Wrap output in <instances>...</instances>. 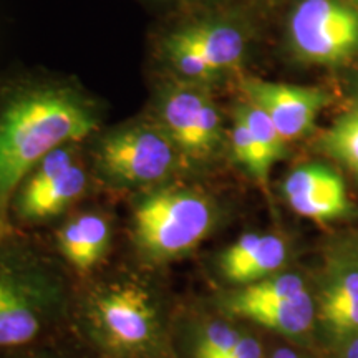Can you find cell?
I'll list each match as a JSON object with an SVG mask.
<instances>
[{
	"label": "cell",
	"mask_w": 358,
	"mask_h": 358,
	"mask_svg": "<svg viewBox=\"0 0 358 358\" xmlns=\"http://www.w3.org/2000/svg\"><path fill=\"white\" fill-rule=\"evenodd\" d=\"M100 127V110L65 85H0V234L12 232L10 201L25 174L57 148L80 143Z\"/></svg>",
	"instance_id": "cell-1"
},
{
	"label": "cell",
	"mask_w": 358,
	"mask_h": 358,
	"mask_svg": "<svg viewBox=\"0 0 358 358\" xmlns=\"http://www.w3.org/2000/svg\"><path fill=\"white\" fill-rule=\"evenodd\" d=\"M69 307L62 267L22 231L0 234V352L40 345Z\"/></svg>",
	"instance_id": "cell-2"
},
{
	"label": "cell",
	"mask_w": 358,
	"mask_h": 358,
	"mask_svg": "<svg viewBox=\"0 0 358 358\" xmlns=\"http://www.w3.org/2000/svg\"><path fill=\"white\" fill-rule=\"evenodd\" d=\"M80 327L101 358H168L166 315L141 279L95 282L78 302Z\"/></svg>",
	"instance_id": "cell-3"
},
{
	"label": "cell",
	"mask_w": 358,
	"mask_h": 358,
	"mask_svg": "<svg viewBox=\"0 0 358 358\" xmlns=\"http://www.w3.org/2000/svg\"><path fill=\"white\" fill-rule=\"evenodd\" d=\"M216 221V204L208 194L163 185L145 191L134 203L133 243L150 261L169 262L198 248Z\"/></svg>",
	"instance_id": "cell-4"
},
{
	"label": "cell",
	"mask_w": 358,
	"mask_h": 358,
	"mask_svg": "<svg viewBox=\"0 0 358 358\" xmlns=\"http://www.w3.org/2000/svg\"><path fill=\"white\" fill-rule=\"evenodd\" d=\"M185 156L158 120L118 124L96 138L93 164L103 181L122 189H153L179 171Z\"/></svg>",
	"instance_id": "cell-5"
},
{
	"label": "cell",
	"mask_w": 358,
	"mask_h": 358,
	"mask_svg": "<svg viewBox=\"0 0 358 358\" xmlns=\"http://www.w3.org/2000/svg\"><path fill=\"white\" fill-rule=\"evenodd\" d=\"M88 174L77 159V143L53 150L25 174L10 201L13 229L37 226L65 213L85 194Z\"/></svg>",
	"instance_id": "cell-6"
},
{
	"label": "cell",
	"mask_w": 358,
	"mask_h": 358,
	"mask_svg": "<svg viewBox=\"0 0 358 358\" xmlns=\"http://www.w3.org/2000/svg\"><path fill=\"white\" fill-rule=\"evenodd\" d=\"M156 120L185 159H208L221 145V115L203 83L179 78L164 85L156 100Z\"/></svg>",
	"instance_id": "cell-7"
},
{
	"label": "cell",
	"mask_w": 358,
	"mask_h": 358,
	"mask_svg": "<svg viewBox=\"0 0 358 358\" xmlns=\"http://www.w3.org/2000/svg\"><path fill=\"white\" fill-rule=\"evenodd\" d=\"M244 50V35L237 27L211 20L179 27L163 42L164 57L174 73L203 85L236 69Z\"/></svg>",
	"instance_id": "cell-8"
},
{
	"label": "cell",
	"mask_w": 358,
	"mask_h": 358,
	"mask_svg": "<svg viewBox=\"0 0 358 358\" xmlns=\"http://www.w3.org/2000/svg\"><path fill=\"white\" fill-rule=\"evenodd\" d=\"M289 29L294 50L310 62L332 64L358 48V12L340 0H302Z\"/></svg>",
	"instance_id": "cell-9"
},
{
	"label": "cell",
	"mask_w": 358,
	"mask_h": 358,
	"mask_svg": "<svg viewBox=\"0 0 358 358\" xmlns=\"http://www.w3.org/2000/svg\"><path fill=\"white\" fill-rule=\"evenodd\" d=\"M243 90L248 101L271 118L285 143L310 131L317 115L325 105L322 90L312 87L248 78L244 80Z\"/></svg>",
	"instance_id": "cell-10"
},
{
	"label": "cell",
	"mask_w": 358,
	"mask_h": 358,
	"mask_svg": "<svg viewBox=\"0 0 358 358\" xmlns=\"http://www.w3.org/2000/svg\"><path fill=\"white\" fill-rule=\"evenodd\" d=\"M285 198L290 208L313 221H332L348 211L347 189L342 178L322 164H307L285 178Z\"/></svg>",
	"instance_id": "cell-11"
},
{
	"label": "cell",
	"mask_w": 358,
	"mask_h": 358,
	"mask_svg": "<svg viewBox=\"0 0 358 358\" xmlns=\"http://www.w3.org/2000/svg\"><path fill=\"white\" fill-rule=\"evenodd\" d=\"M287 259V248L275 234L248 232L222 252L219 267L232 284L249 285L274 275Z\"/></svg>",
	"instance_id": "cell-12"
},
{
	"label": "cell",
	"mask_w": 358,
	"mask_h": 358,
	"mask_svg": "<svg viewBox=\"0 0 358 358\" xmlns=\"http://www.w3.org/2000/svg\"><path fill=\"white\" fill-rule=\"evenodd\" d=\"M110 245L111 224L100 213L78 214L57 232L58 252L80 274H88L100 266Z\"/></svg>",
	"instance_id": "cell-13"
},
{
	"label": "cell",
	"mask_w": 358,
	"mask_h": 358,
	"mask_svg": "<svg viewBox=\"0 0 358 358\" xmlns=\"http://www.w3.org/2000/svg\"><path fill=\"white\" fill-rule=\"evenodd\" d=\"M222 306L231 315L243 317L245 320L290 337L306 334L312 327L315 315L308 292L275 301H243L234 295H227Z\"/></svg>",
	"instance_id": "cell-14"
},
{
	"label": "cell",
	"mask_w": 358,
	"mask_h": 358,
	"mask_svg": "<svg viewBox=\"0 0 358 358\" xmlns=\"http://www.w3.org/2000/svg\"><path fill=\"white\" fill-rule=\"evenodd\" d=\"M320 319L338 335L358 332V271L330 282L320 299Z\"/></svg>",
	"instance_id": "cell-15"
},
{
	"label": "cell",
	"mask_w": 358,
	"mask_h": 358,
	"mask_svg": "<svg viewBox=\"0 0 358 358\" xmlns=\"http://www.w3.org/2000/svg\"><path fill=\"white\" fill-rule=\"evenodd\" d=\"M236 115L241 116L244 123L248 124L249 131L252 134L259 151H261L264 163L271 169L272 164L282 158L285 150V141L282 140L274 123L271 122V118L261 108H257L250 101H245L241 106H237Z\"/></svg>",
	"instance_id": "cell-16"
},
{
	"label": "cell",
	"mask_w": 358,
	"mask_h": 358,
	"mask_svg": "<svg viewBox=\"0 0 358 358\" xmlns=\"http://www.w3.org/2000/svg\"><path fill=\"white\" fill-rule=\"evenodd\" d=\"M322 148L353 173H358V110L343 115L324 134Z\"/></svg>",
	"instance_id": "cell-17"
},
{
	"label": "cell",
	"mask_w": 358,
	"mask_h": 358,
	"mask_svg": "<svg viewBox=\"0 0 358 358\" xmlns=\"http://www.w3.org/2000/svg\"><path fill=\"white\" fill-rule=\"evenodd\" d=\"M307 292L306 282L297 274H274L266 279L243 285V289L231 294L243 301H275L289 299Z\"/></svg>",
	"instance_id": "cell-18"
},
{
	"label": "cell",
	"mask_w": 358,
	"mask_h": 358,
	"mask_svg": "<svg viewBox=\"0 0 358 358\" xmlns=\"http://www.w3.org/2000/svg\"><path fill=\"white\" fill-rule=\"evenodd\" d=\"M231 146L232 151H234L236 159L239 161L254 178L259 179L261 182H266L271 169H268L266 166V163H264L261 151H259L256 141H254L252 134L249 131L248 124H245L244 120L236 113L231 128Z\"/></svg>",
	"instance_id": "cell-19"
},
{
	"label": "cell",
	"mask_w": 358,
	"mask_h": 358,
	"mask_svg": "<svg viewBox=\"0 0 358 358\" xmlns=\"http://www.w3.org/2000/svg\"><path fill=\"white\" fill-rule=\"evenodd\" d=\"M243 335L239 330L232 325L224 324V322H213L201 327L196 334L194 345V357L198 355H224L239 345Z\"/></svg>",
	"instance_id": "cell-20"
},
{
	"label": "cell",
	"mask_w": 358,
	"mask_h": 358,
	"mask_svg": "<svg viewBox=\"0 0 358 358\" xmlns=\"http://www.w3.org/2000/svg\"><path fill=\"white\" fill-rule=\"evenodd\" d=\"M0 358H47V353L40 350V347L19 348V350L0 352Z\"/></svg>",
	"instance_id": "cell-21"
},
{
	"label": "cell",
	"mask_w": 358,
	"mask_h": 358,
	"mask_svg": "<svg viewBox=\"0 0 358 358\" xmlns=\"http://www.w3.org/2000/svg\"><path fill=\"white\" fill-rule=\"evenodd\" d=\"M272 358H301L297 353H294L292 350H287V348H280V350L274 352Z\"/></svg>",
	"instance_id": "cell-22"
},
{
	"label": "cell",
	"mask_w": 358,
	"mask_h": 358,
	"mask_svg": "<svg viewBox=\"0 0 358 358\" xmlns=\"http://www.w3.org/2000/svg\"><path fill=\"white\" fill-rule=\"evenodd\" d=\"M347 358H358V337H355L350 342L347 350Z\"/></svg>",
	"instance_id": "cell-23"
},
{
	"label": "cell",
	"mask_w": 358,
	"mask_h": 358,
	"mask_svg": "<svg viewBox=\"0 0 358 358\" xmlns=\"http://www.w3.org/2000/svg\"><path fill=\"white\" fill-rule=\"evenodd\" d=\"M196 358H221V357H196Z\"/></svg>",
	"instance_id": "cell-24"
},
{
	"label": "cell",
	"mask_w": 358,
	"mask_h": 358,
	"mask_svg": "<svg viewBox=\"0 0 358 358\" xmlns=\"http://www.w3.org/2000/svg\"><path fill=\"white\" fill-rule=\"evenodd\" d=\"M357 2H358V0H357Z\"/></svg>",
	"instance_id": "cell-25"
}]
</instances>
